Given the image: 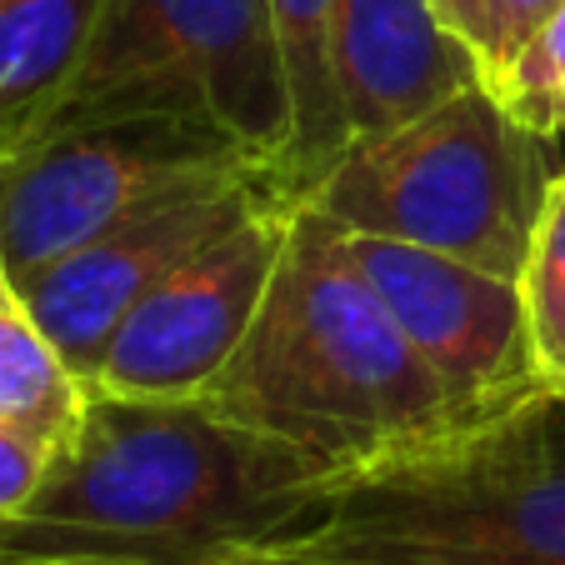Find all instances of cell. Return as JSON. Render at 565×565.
I'll use <instances>...</instances> for the list:
<instances>
[{"mask_svg":"<svg viewBox=\"0 0 565 565\" xmlns=\"http://www.w3.org/2000/svg\"><path fill=\"white\" fill-rule=\"evenodd\" d=\"M440 15H446L450 25H456L460 35H466V45L480 55V65H486V0H436Z\"/></svg>","mask_w":565,"mask_h":565,"instance_id":"ac0fdd59","label":"cell"},{"mask_svg":"<svg viewBox=\"0 0 565 565\" xmlns=\"http://www.w3.org/2000/svg\"><path fill=\"white\" fill-rule=\"evenodd\" d=\"M300 201L276 195L160 280L110 335L90 385L136 401L201 395L246 341Z\"/></svg>","mask_w":565,"mask_h":565,"instance_id":"ba28073f","label":"cell"},{"mask_svg":"<svg viewBox=\"0 0 565 565\" xmlns=\"http://www.w3.org/2000/svg\"><path fill=\"white\" fill-rule=\"evenodd\" d=\"M561 0H486V81L531 41V31L555 11Z\"/></svg>","mask_w":565,"mask_h":565,"instance_id":"e0dca14e","label":"cell"},{"mask_svg":"<svg viewBox=\"0 0 565 565\" xmlns=\"http://www.w3.org/2000/svg\"><path fill=\"white\" fill-rule=\"evenodd\" d=\"M250 565H335V561H310V555H280V551H260V555H246Z\"/></svg>","mask_w":565,"mask_h":565,"instance_id":"d6986e66","label":"cell"},{"mask_svg":"<svg viewBox=\"0 0 565 565\" xmlns=\"http://www.w3.org/2000/svg\"><path fill=\"white\" fill-rule=\"evenodd\" d=\"M276 195H290L276 166H241V171L195 181L191 191L171 195L156 211L136 215L90 246L61 256L55 266L15 280V290L41 320V331L55 341V351L71 361V371L90 381L110 335L120 331V320L160 280H171L195 250L221 241L231 225H241Z\"/></svg>","mask_w":565,"mask_h":565,"instance_id":"9c48e42d","label":"cell"},{"mask_svg":"<svg viewBox=\"0 0 565 565\" xmlns=\"http://www.w3.org/2000/svg\"><path fill=\"white\" fill-rule=\"evenodd\" d=\"M335 231L345 256L361 266L395 326L450 395L460 426L501 416L545 391L531 351L521 280L491 276L470 260L391 241V235H365L345 225Z\"/></svg>","mask_w":565,"mask_h":565,"instance_id":"52a82bcc","label":"cell"},{"mask_svg":"<svg viewBox=\"0 0 565 565\" xmlns=\"http://www.w3.org/2000/svg\"><path fill=\"white\" fill-rule=\"evenodd\" d=\"M555 175L551 140L521 126L491 81H470L426 116L351 140L310 205L345 231L521 280Z\"/></svg>","mask_w":565,"mask_h":565,"instance_id":"277c9868","label":"cell"},{"mask_svg":"<svg viewBox=\"0 0 565 565\" xmlns=\"http://www.w3.org/2000/svg\"><path fill=\"white\" fill-rule=\"evenodd\" d=\"M326 480L316 460L195 395L136 401L90 385L25 511L126 535L171 565H231L286 535Z\"/></svg>","mask_w":565,"mask_h":565,"instance_id":"7a4b0ae2","label":"cell"},{"mask_svg":"<svg viewBox=\"0 0 565 565\" xmlns=\"http://www.w3.org/2000/svg\"><path fill=\"white\" fill-rule=\"evenodd\" d=\"M266 551L335 565H565V401L541 391L331 476Z\"/></svg>","mask_w":565,"mask_h":565,"instance_id":"3957f363","label":"cell"},{"mask_svg":"<svg viewBox=\"0 0 565 565\" xmlns=\"http://www.w3.org/2000/svg\"><path fill=\"white\" fill-rule=\"evenodd\" d=\"M195 401L316 460L326 476L375 466L456 430V411L385 300L310 201L246 341Z\"/></svg>","mask_w":565,"mask_h":565,"instance_id":"6da1fadb","label":"cell"},{"mask_svg":"<svg viewBox=\"0 0 565 565\" xmlns=\"http://www.w3.org/2000/svg\"><path fill=\"white\" fill-rule=\"evenodd\" d=\"M521 300L541 381L545 391L565 401V166L545 195L541 225H535L531 256L521 270Z\"/></svg>","mask_w":565,"mask_h":565,"instance_id":"5bb4252c","label":"cell"},{"mask_svg":"<svg viewBox=\"0 0 565 565\" xmlns=\"http://www.w3.org/2000/svg\"><path fill=\"white\" fill-rule=\"evenodd\" d=\"M120 116L205 120L286 171L290 90L266 0H100L86 61L31 130Z\"/></svg>","mask_w":565,"mask_h":565,"instance_id":"5b68a950","label":"cell"},{"mask_svg":"<svg viewBox=\"0 0 565 565\" xmlns=\"http://www.w3.org/2000/svg\"><path fill=\"white\" fill-rule=\"evenodd\" d=\"M231 565H250V561H246V555H241V561H231Z\"/></svg>","mask_w":565,"mask_h":565,"instance_id":"44dd1931","label":"cell"},{"mask_svg":"<svg viewBox=\"0 0 565 565\" xmlns=\"http://www.w3.org/2000/svg\"><path fill=\"white\" fill-rule=\"evenodd\" d=\"M90 401V381L71 371L21 290L0 296V426H15L61 450L75 436Z\"/></svg>","mask_w":565,"mask_h":565,"instance_id":"4fadbf2b","label":"cell"},{"mask_svg":"<svg viewBox=\"0 0 565 565\" xmlns=\"http://www.w3.org/2000/svg\"><path fill=\"white\" fill-rule=\"evenodd\" d=\"M6 290H15V276H11V266H6V250H0V296Z\"/></svg>","mask_w":565,"mask_h":565,"instance_id":"ffe728a7","label":"cell"},{"mask_svg":"<svg viewBox=\"0 0 565 565\" xmlns=\"http://www.w3.org/2000/svg\"><path fill=\"white\" fill-rule=\"evenodd\" d=\"M491 90L535 136H565V0L531 31V41L491 75Z\"/></svg>","mask_w":565,"mask_h":565,"instance_id":"9a60e30c","label":"cell"},{"mask_svg":"<svg viewBox=\"0 0 565 565\" xmlns=\"http://www.w3.org/2000/svg\"><path fill=\"white\" fill-rule=\"evenodd\" d=\"M96 15L100 0H0V150L65 96Z\"/></svg>","mask_w":565,"mask_h":565,"instance_id":"7c38bea8","label":"cell"},{"mask_svg":"<svg viewBox=\"0 0 565 565\" xmlns=\"http://www.w3.org/2000/svg\"><path fill=\"white\" fill-rule=\"evenodd\" d=\"M266 11L290 90V156L280 181L296 201H310V191L351 146L341 81H335L331 0H266Z\"/></svg>","mask_w":565,"mask_h":565,"instance_id":"8fae6325","label":"cell"},{"mask_svg":"<svg viewBox=\"0 0 565 565\" xmlns=\"http://www.w3.org/2000/svg\"><path fill=\"white\" fill-rule=\"evenodd\" d=\"M331 41L351 140L406 126L486 81L480 55L436 0H331Z\"/></svg>","mask_w":565,"mask_h":565,"instance_id":"30bf717a","label":"cell"},{"mask_svg":"<svg viewBox=\"0 0 565 565\" xmlns=\"http://www.w3.org/2000/svg\"><path fill=\"white\" fill-rule=\"evenodd\" d=\"M266 166L191 116L45 126L0 150V250L15 280L55 266L195 181Z\"/></svg>","mask_w":565,"mask_h":565,"instance_id":"8992f818","label":"cell"},{"mask_svg":"<svg viewBox=\"0 0 565 565\" xmlns=\"http://www.w3.org/2000/svg\"><path fill=\"white\" fill-rule=\"evenodd\" d=\"M51 446L15 426H0V515H21L35 501L45 470H51Z\"/></svg>","mask_w":565,"mask_h":565,"instance_id":"2e32d148","label":"cell"}]
</instances>
